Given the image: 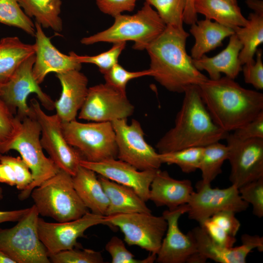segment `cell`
<instances>
[{
	"instance_id": "cell-16",
	"label": "cell",
	"mask_w": 263,
	"mask_h": 263,
	"mask_svg": "<svg viewBox=\"0 0 263 263\" xmlns=\"http://www.w3.org/2000/svg\"><path fill=\"white\" fill-rule=\"evenodd\" d=\"M100 224L107 225L105 216L89 211L79 218L64 222H47L39 217L38 232L49 255L82 247L77 239L84 237L89 228Z\"/></svg>"
},
{
	"instance_id": "cell-29",
	"label": "cell",
	"mask_w": 263,
	"mask_h": 263,
	"mask_svg": "<svg viewBox=\"0 0 263 263\" xmlns=\"http://www.w3.org/2000/svg\"><path fill=\"white\" fill-rule=\"evenodd\" d=\"M24 13L42 27L50 28L56 32L62 30L61 12V0H18Z\"/></svg>"
},
{
	"instance_id": "cell-3",
	"label": "cell",
	"mask_w": 263,
	"mask_h": 263,
	"mask_svg": "<svg viewBox=\"0 0 263 263\" xmlns=\"http://www.w3.org/2000/svg\"><path fill=\"white\" fill-rule=\"evenodd\" d=\"M174 126L157 142L159 153L191 147H204L225 139L229 132L213 121L200 94L198 85H191L185 91Z\"/></svg>"
},
{
	"instance_id": "cell-2",
	"label": "cell",
	"mask_w": 263,
	"mask_h": 263,
	"mask_svg": "<svg viewBox=\"0 0 263 263\" xmlns=\"http://www.w3.org/2000/svg\"><path fill=\"white\" fill-rule=\"evenodd\" d=\"M213 121L225 132H233L263 111V94L242 87L226 76L209 78L198 85Z\"/></svg>"
},
{
	"instance_id": "cell-37",
	"label": "cell",
	"mask_w": 263,
	"mask_h": 263,
	"mask_svg": "<svg viewBox=\"0 0 263 263\" xmlns=\"http://www.w3.org/2000/svg\"><path fill=\"white\" fill-rule=\"evenodd\" d=\"M21 119L11 111L0 94V153L15 134Z\"/></svg>"
},
{
	"instance_id": "cell-28",
	"label": "cell",
	"mask_w": 263,
	"mask_h": 263,
	"mask_svg": "<svg viewBox=\"0 0 263 263\" xmlns=\"http://www.w3.org/2000/svg\"><path fill=\"white\" fill-rule=\"evenodd\" d=\"M35 44L22 42L17 37L0 40V84L7 81L20 64L35 54Z\"/></svg>"
},
{
	"instance_id": "cell-49",
	"label": "cell",
	"mask_w": 263,
	"mask_h": 263,
	"mask_svg": "<svg viewBox=\"0 0 263 263\" xmlns=\"http://www.w3.org/2000/svg\"><path fill=\"white\" fill-rule=\"evenodd\" d=\"M194 0H187L183 16L184 22L190 25L198 20L197 14L194 8Z\"/></svg>"
},
{
	"instance_id": "cell-39",
	"label": "cell",
	"mask_w": 263,
	"mask_h": 263,
	"mask_svg": "<svg viewBox=\"0 0 263 263\" xmlns=\"http://www.w3.org/2000/svg\"><path fill=\"white\" fill-rule=\"evenodd\" d=\"M110 254L112 263H152L156 261V254H150L144 259L138 260L128 250L124 241L117 236H113L105 245Z\"/></svg>"
},
{
	"instance_id": "cell-18",
	"label": "cell",
	"mask_w": 263,
	"mask_h": 263,
	"mask_svg": "<svg viewBox=\"0 0 263 263\" xmlns=\"http://www.w3.org/2000/svg\"><path fill=\"white\" fill-rule=\"evenodd\" d=\"M80 165L100 176L132 188L145 202L149 200L150 185L158 170H139L116 158L98 162L82 159Z\"/></svg>"
},
{
	"instance_id": "cell-25",
	"label": "cell",
	"mask_w": 263,
	"mask_h": 263,
	"mask_svg": "<svg viewBox=\"0 0 263 263\" xmlns=\"http://www.w3.org/2000/svg\"><path fill=\"white\" fill-rule=\"evenodd\" d=\"M73 181L78 195L88 209L93 213L105 216L109 199L96 173L80 165Z\"/></svg>"
},
{
	"instance_id": "cell-26",
	"label": "cell",
	"mask_w": 263,
	"mask_h": 263,
	"mask_svg": "<svg viewBox=\"0 0 263 263\" xmlns=\"http://www.w3.org/2000/svg\"><path fill=\"white\" fill-rule=\"evenodd\" d=\"M190 33L195 39L190 56L198 59L208 52L222 45L223 41L235 33L233 29L205 19L191 25Z\"/></svg>"
},
{
	"instance_id": "cell-53",
	"label": "cell",
	"mask_w": 263,
	"mask_h": 263,
	"mask_svg": "<svg viewBox=\"0 0 263 263\" xmlns=\"http://www.w3.org/2000/svg\"><path fill=\"white\" fill-rule=\"evenodd\" d=\"M230 0V1H231L232 2L235 3H238L237 0Z\"/></svg>"
},
{
	"instance_id": "cell-38",
	"label": "cell",
	"mask_w": 263,
	"mask_h": 263,
	"mask_svg": "<svg viewBox=\"0 0 263 263\" xmlns=\"http://www.w3.org/2000/svg\"><path fill=\"white\" fill-rule=\"evenodd\" d=\"M151 74L149 69L131 72L126 70L117 63L103 75L106 83L123 93H126V86L130 81L145 76H151Z\"/></svg>"
},
{
	"instance_id": "cell-34",
	"label": "cell",
	"mask_w": 263,
	"mask_h": 263,
	"mask_svg": "<svg viewBox=\"0 0 263 263\" xmlns=\"http://www.w3.org/2000/svg\"><path fill=\"white\" fill-rule=\"evenodd\" d=\"M156 10L166 25L183 29L187 0H145Z\"/></svg>"
},
{
	"instance_id": "cell-33",
	"label": "cell",
	"mask_w": 263,
	"mask_h": 263,
	"mask_svg": "<svg viewBox=\"0 0 263 263\" xmlns=\"http://www.w3.org/2000/svg\"><path fill=\"white\" fill-rule=\"evenodd\" d=\"M203 147H191L182 150L159 153L162 164L176 165L186 173L199 169Z\"/></svg>"
},
{
	"instance_id": "cell-43",
	"label": "cell",
	"mask_w": 263,
	"mask_h": 263,
	"mask_svg": "<svg viewBox=\"0 0 263 263\" xmlns=\"http://www.w3.org/2000/svg\"><path fill=\"white\" fill-rule=\"evenodd\" d=\"M200 225L203 228L211 240L220 246L230 248L233 247L236 242L235 237L228 234L210 218L205 220Z\"/></svg>"
},
{
	"instance_id": "cell-5",
	"label": "cell",
	"mask_w": 263,
	"mask_h": 263,
	"mask_svg": "<svg viewBox=\"0 0 263 263\" xmlns=\"http://www.w3.org/2000/svg\"><path fill=\"white\" fill-rule=\"evenodd\" d=\"M30 195L39 215L57 222L76 219L89 212L74 188L73 176L62 169L34 188Z\"/></svg>"
},
{
	"instance_id": "cell-12",
	"label": "cell",
	"mask_w": 263,
	"mask_h": 263,
	"mask_svg": "<svg viewBox=\"0 0 263 263\" xmlns=\"http://www.w3.org/2000/svg\"><path fill=\"white\" fill-rule=\"evenodd\" d=\"M117 147V157L139 170H157L162 164L159 153L145 140L144 132L138 121L127 119L112 122Z\"/></svg>"
},
{
	"instance_id": "cell-51",
	"label": "cell",
	"mask_w": 263,
	"mask_h": 263,
	"mask_svg": "<svg viewBox=\"0 0 263 263\" xmlns=\"http://www.w3.org/2000/svg\"><path fill=\"white\" fill-rule=\"evenodd\" d=\"M0 263H15V261L0 250Z\"/></svg>"
},
{
	"instance_id": "cell-40",
	"label": "cell",
	"mask_w": 263,
	"mask_h": 263,
	"mask_svg": "<svg viewBox=\"0 0 263 263\" xmlns=\"http://www.w3.org/2000/svg\"><path fill=\"white\" fill-rule=\"evenodd\" d=\"M241 198L252 207L253 215L263 216V177L246 183L238 188Z\"/></svg>"
},
{
	"instance_id": "cell-14",
	"label": "cell",
	"mask_w": 263,
	"mask_h": 263,
	"mask_svg": "<svg viewBox=\"0 0 263 263\" xmlns=\"http://www.w3.org/2000/svg\"><path fill=\"white\" fill-rule=\"evenodd\" d=\"M134 107L123 93L108 84L100 83L89 88L78 118L92 122H112L127 119Z\"/></svg>"
},
{
	"instance_id": "cell-10",
	"label": "cell",
	"mask_w": 263,
	"mask_h": 263,
	"mask_svg": "<svg viewBox=\"0 0 263 263\" xmlns=\"http://www.w3.org/2000/svg\"><path fill=\"white\" fill-rule=\"evenodd\" d=\"M35 54L25 59L10 78L0 84V94L11 111L21 119L34 116L27 99L31 94H35L41 104L48 110L55 109V102L44 93L33 75Z\"/></svg>"
},
{
	"instance_id": "cell-7",
	"label": "cell",
	"mask_w": 263,
	"mask_h": 263,
	"mask_svg": "<svg viewBox=\"0 0 263 263\" xmlns=\"http://www.w3.org/2000/svg\"><path fill=\"white\" fill-rule=\"evenodd\" d=\"M39 215L33 205L13 227L0 228V250L15 263H51L38 235Z\"/></svg>"
},
{
	"instance_id": "cell-20",
	"label": "cell",
	"mask_w": 263,
	"mask_h": 263,
	"mask_svg": "<svg viewBox=\"0 0 263 263\" xmlns=\"http://www.w3.org/2000/svg\"><path fill=\"white\" fill-rule=\"evenodd\" d=\"M35 25L36 59L32 71L34 77L39 84L50 73L57 74L80 70L82 64L77 62L71 55H66L58 51L45 35L41 26L36 21Z\"/></svg>"
},
{
	"instance_id": "cell-31",
	"label": "cell",
	"mask_w": 263,
	"mask_h": 263,
	"mask_svg": "<svg viewBox=\"0 0 263 263\" xmlns=\"http://www.w3.org/2000/svg\"><path fill=\"white\" fill-rule=\"evenodd\" d=\"M228 148L226 145L216 142L203 147L199 169L202 183L211 184L222 172V167L227 160Z\"/></svg>"
},
{
	"instance_id": "cell-13",
	"label": "cell",
	"mask_w": 263,
	"mask_h": 263,
	"mask_svg": "<svg viewBox=\"0 0 263 263\" xmlns=\"http://www.w3.org/2000/svg\"><path fill=\"white\" fill-rule=\"evenodd\" d=\"M196 190L192 193L186 205L189 219L201 225L215 213L230 210L235 213L245 211L249 204L241 197L238 188L233 185L226 188H213L201 180L196 185Z\"/></svg>"
},
{
	"instance_id": "cell-23",
	"label": "cell",
	"mask_w": 263,
	"mask_h": 263,
	"mask_svg": "<svg viewBox=\"0 0 263 263\" xmlns=\"http://www.w3.org/2000/svg\"><path fill=\"white\" fill-rule=\"evenodd\" d=\"M242 47L234 33L229 37L226 47L217 55L208 57L204 55L198 59H193V63L200 71H207L210 79L220 78L222 73L234 79L242 70V65L239 58Z\"/></svg>"
},
{
	"instance_id": "cell-52",
	"label": "cell",
	"mask_w": 263,
	"mask_h": 263,
	"mask_svg": "<svg viewBox=\"0 0 263 263\" xmlns=\"http://www.w3.org/2000/svg\"><path fill=\"white\" fill-rule=\"evenodd\" d=\"M2 155L1 153H0V157ZM3 197V190L2 188L0 187V200L2 199Z\"/></svg>"
},
{
	"instance_id": "cell-48",
	"label": "cell",
	"mask_w": 263,
	"mask_h": 263,
	"mask_svg": "<svg viewBox=\"0 0 263 263\" xmlns=\"http://www.w3.org/2000/svg\"><path fill=\"white\" fill-rule=\"evenodd\" d=\"M29 209V207L12 210H0V224L9 222H18Z\"/></svg>"
},
{
	"instance_id": "cell-35",
	"label": "cell",
	"mask_w": 263,
	"mask_h": 263,
	"mask_svg": "<svg viewBox=\"0 0 263 263\" xmlns=\"http://www.w3.org/2000/svg\"><path fill=\"white\" fill-rule=\"evenodd\" d=\"M126 45V42L114 43L110 50L95 56H79L74 52H70L69 54L81 64L90 63L97 66L100 73L103 74L118 63V57Z\"/></svg>"
},
{
	"instance_id": "cell-11",
	"label": "cell",
	"mask_w": 263,
	"mask_h": 263,
	"mask_svg": "<svg viewBox=\"0 0 263 263\" xmlns=\"http://www.w3.org/2000/svg\"><path fill=\"white\" fill-rule=\"evenodd\" d=\"M30 106L40 126V140L43 149L60 169L74 176L80 161L84 158L66 140L60 118L56 113L51 115L46 114L35 98L31 99Z\"/></svg>"
},
{
	"instance_id": "cell-24",
	"label": "cell",
	"mask_w": 263,
	"mask_h": 263,
	"mask_svg": "<svg viewBox=\"0 0 263 263\" xmlns=\"http://www.w3.org/2000/svg\"><path fill=\"white\" fill-rule=\"evenodd\" d=\"M99 180L109 199L105 216L135 212L151 213V210L132 188L99 175Z\"/></svg>"
},
{
	"instance_id": "cell-6",
	"label": "cell",
	"mask_w": 263,
	"mask_h": 263,
	"mask_svg": "<svg viewBox=\"0 0 263 263\" xmlns=\"http://www.w3.org/2000/svg\"><path fill=\"white\" fill-rule=\"evenodd\" d=\"M41 128L34 116L21 119L18 130L4 150V153L11 150L18 151L29 168L33 182L25 189L20 191L18 198L27 199L33 189L56 174L60 170L50 157L43 153L40 136Z\"/></svg>"
},
{
	"instance_id": "cell-36",
	"label": "cell",
	"mask_w": 263,
	"mask_h": 263,
	"mask_svg": "<svg viewBox=\"0 0 263 263\" xmlns=\"http://www.w3.org/2000/svg\"><path fill=\"white\" fill-rule=\"evenodd\" d=\"M53 263H103L104 262L101 253L91 249L75 247L49 254Z\"/></svg>"
},
{
	"instance_id": "cell-47",
	"label": "cell",
	"mask_w": 263,
	"mask_h": 263,
	"mask_svg": "<svg viewBox=\"0 0 263 263\" xmlns=\"http://www.w3.org/2000/svg\"><path fill=\"white\" fill-rule=\"evenodd\" d=\"M0 183L11 186H16V181L14 171L7 163L0 162Z\"/></svg>"
},
{
	"instance_id": "cell-21",
	"label": "cell",
	"mask_w": 263,
	"mask_h": 263,
	"mask_svg": "<svg viewBox=\"0 0 263 263\" xmlns=\"http://www.w3.org/2000/svg\"><path fill=\"white\" fill-rule=\"evenodd\" d=\"M62 87L60 97L55 102V109L62 123L76 120L86 98L88 79L80 70L57 73Z\"/></svg>"
},
{
	"instance_id": "cell-32",
	"label": "cell",
	"mask_w": 263,
	"mask_h": 263,
	"mask_svg": "<svg viewBox=\"0 0 263 263\" xmlns=\"http://www.w3.org/2000/svg\"><path fill=\"white\" fill-rule=\"evenodd\" d=\"M0 23L19 28L35 37V23L22 10L18 0H0Z\"/></svg>"
},
{
	"instance_id": "cell-1",
	"label": "cell",
	"mask_w": 263,
	"mask_h": 263,
	"mask_svg": "<svg viewBox=\"0 0 263 263\" xmlns=\"http://www.w3.org/2000/svg\"><path fill=\"white\" fill-rule=\"evenodd\" d=\"M189 36L184 28L166 25L145 49L150 58L151 76L171 92L184 93L189 86L208 78L195 67L186 51Z\"/></svg>"
},
{
	"instance_id": "cell-4",
	"label": "cell",
	"mask_w": 263,
	"mask_h": 263,
	"mask_svg": "<svg viewBox=\"0 0 263 263\" xmlns=\"http://www.w3.org/2000/svg\"><path fill=\"white\" fill-rule=\"evenodd\" d=\"M114 18V22L111 27L83 38L80 43L89 45L102 42L114 43L132 41L134 42V49L145 50L166 27L156 10L146 1L135 14H121Z\"/></svg>"
},
{
	"instance_id": "cell-27",
	"label": "cell",
	"mask_w": 263,
	"mask_h": 263,
	"mask_svg": "<svg viewBox=\"0 0 263 263\" xmlns=\"http://www.w3.org/2000/svg\"><path fill=\"white\" fill-rule=\"evenodd\" d=\"M194 8L197 14L234 31L247 23V19L243 15L238 3L229 0H194Z\"/></svg>"
},
{
	"instance_id": "cell-19",
	"label": "cell",
	"mask_w": 263,
	"mask_h": 263,
	"mask_svg": "<svg viewBox=\"0 0 263 263\" xmlns=\"http://www.w3.org/2000/svg\"><path fill=\"white\" fill-rule=\"evenodd\" d=\"M199 254L207 261L210 259L219 263H245L247 255L254 249L263 251V238L258 235L244 234L242 244L225 248L214 243L200 225L189 231Z\"/></svg>"
},
{
	"instance_id": "cell-30",
	"label": "cell",
	"mask_w": 263,
	"mask_h": 263,
	"mask_svg": "<svg viewBox=\"0 0 263 263\" xmlns=\"http://www.w3.org/2000/svg\"><path fill=\"white\" fill-rule=\"evenodd\" d=\"M234 31L243 46L239 56L242 65L254 61L258 47L263 42V15L250 13L247 24Z\"/></svg>"
},
{
	"instance_id": "cell-44",
	"label": "cell",
	"mask_w": 263,
	"mask_h": 263,
	"mask_svg": "<svg viewBox=\"0 0 263 263\" xmlns=\"http://www.w3.org/2000/svg\"><path fill=\"white\" fill-rule=\"evenodd\" d=\"M138 0H95L100 11L113 18L124 12L132 11Z\"/></svg>"
},
{
	"instance_id": "cell-8",
	"label": "cell",
	"mask_w": 263,
	"mask_h": 263,
	"mask_svg": "<svg viewBox=\"0 0 263 263\" xmlns=\"http://www.w3.org/2000/svg\"><path fill=\"white\" fill-rule=\"evenodd\" d=\"M67 142L81 153L84 160L98 162L117 158L114 131L110 122L62 123Z\"/></svg>"
},
{
	"instance_id": "cell-22",
	"label": "cell",
	"mask_w": 263,
	"mask_h": 263,
	"mask_svg": "<svg viewBox=\"0 0 263 263\" xmlns=\"http://www.w3.org/2000/svg\"><path fill=\"white\" fill-rule=\"evenodd\" d=\"M194 191L190 180L174 179L159 169L151 183L149 200L158 207L173 209L187 204Z\"/></svg>"
},
{
	"instance_id": "cell-17",
	"label": "cell",
	"mask_w": 263,
	"mask_h": 263,
	"mask_svg": "<svg viewBox=\"0 0 263 263\" xmlns=\"http://www.w3.org/2000/svg\"><path fill=\"white\" fill-rule=\"evenodd\" d=\"M186 204L166 210L162 215L168 227L156 254L159 263H204L206 261L198 252L195 242L189 231L185 234L179 227V220L186 213Z\"/></svg>"
},
{
	"instance_id": "cell-15",
	"label": "cell",
	"mask_w": 263,
	"mask_h": 263,
	"mask_svg": "<svg viewBox=\"0 0 263 263\" xmlns=\"http://www.w3.org/2000/svg\"><path fill=\"white\" fill-rule=\"evenodd\" d=\"M225 139L231 185L238 188L263 177V138L241 140L229 133Z\"/></svg>"
},
{
	"instance_id": "cell-50",
	"label": "cell",
	"mask_w": 263,
	"mask_h": 263,
	"mask_svg": "<svg viewBox=\"0 0 263 263\" xmlns=\"http://www.w3.org/2000/svg\"><path fill=\"white\" fill-rule=\"evenodd\" d=\"M245 2L254 12L263 15V1L261 0H246Z\"/></svg>"
},
{
	"instance_id": "cell-45",
	"label": "cell",
	"mask_w": 263,
	"mask_h": 263,
	"mask_svg": "<svg viewBox=\"0 0 263 263\" xmlns=\"http://www.w3.org/2000/svg\"><path fill=\"white\" fill-rule=\"evenodd\" d=\"M232 133L241 140L263 138V111Z\"/></svg>"
},
{
	"instance_id": "cell-41",
	"label": "cell",
	"mask_w": 263,
	"mask_h": 263,
	"mask_svg": "<svg viewBox=\"0 0 263 263\" xmlns=\"http://www.w3.org/2000/svg\"><path fill=\"white\" fill-rule=\"evenodd\" d=\"M0 162L9 165L12 168L16 181V188L22 191L27 188L33 182L32 172L25 161L20 156L1 155Z\"/></svg>"
},
{
	"instance_id": "cell-46",
	"label": "cell",
	"mask_w": 263,
	"mask_h": 263,
	"mask_svg": "<svg viewBox=\"0 0 263 263\" xmlns=\"http://www.w3.org/2000/svg\"><path fill=\"white\" fill-rule=\"evenodd\" d=\"M235 213L230 210H223L209 218L228 234L235 237L241 227V223L235 216Z\"/></svg>"
},
{
	"instance_id": "cell-9",
	"label": "cell",
	"mask_w": 263,
	"mask_h": 263,
	"mask_svg": "<svg viewBox=\"0 0 263 263\" xmlns=\"http://www.w3.org/2000/svg\"><path fill=\"white\" fill-rule=\"evenodd\" d=\"M107 225L118 227L129 245H136L157 254L167 231L168 223L163 215L135 212L105 216Z\"/></svg>"
},
{
	"instance_id": "cell-42",
	"label": "cell",
	"mask_w": 263,
	"mask_h": 263,
	"mask_svg": "<svg viewBox=\"0 0 263 263\" xmlns=\"http://www.w3.org/2000/svg\"><path fill=\"white\" fill-rule=\"evenodd\" d=\"M255 55L256 60L244 64L242 71L243 72L245 82L251 84L257 90H261L263 89L262 50L258 49Z\"/></svg>"
}]
</instances>
